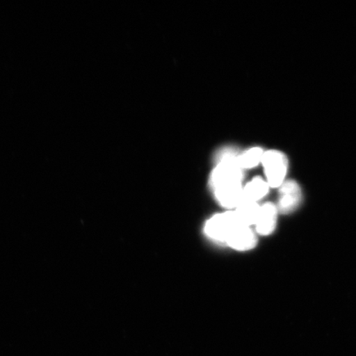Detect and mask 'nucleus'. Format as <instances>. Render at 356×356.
Instances as JSON below:
<instances>
[{
    "mask_svg": "<svg viewBox=\"0 0 356 356\" xmlns=\"http://www.w3.org/2000/svg\"><path fill=\"white\" fill-rule=\"evenodd\" d=\"M261 163L264 168L266 181L270 188H280L286 181L287 175L286 156L277 150L266 151L262 158Z\"/></svg>",
    "mask_w": 356,
    "mask_h": 356,
    "instance_id": "obj_1",
    "label": "nucleus"
},
{
    "mask_svg": "<svg viewBox=\"0 0 356 356\" xmlns=\"http://www.w3.org/2000/svg\"><path fill=\"white\" fill-rule=\"evenodd\" d=\"M238 225H241L239 224L234 211H231L213 216L207 222L204 231L209 237L217 241L226 242L230 234Z\"/></svg>",
    "mask_w": 356,
    "mask_h": 356,
    "instance_id": "obj_2",
    "label": "nucleus"
},
{
    "mask_svg": "<svg viewBox=\"0 0 356 356\" xmlns=\"http://www.w3.org/2000/svg\"><path fill=\"white\" fill-rule=\"evenodd\" d=\"M302 200V191L296 181H286L280 188L277 204L279 212L287 215L299 207Z\"/></svg>",
    "mask_w": 356,
    "mask_h": 356,
    "instance_id": "obj_3",
    "label": "nucleus"
},
{
    "mask_svg": "<svg viewBox=\"0 0 356 356\" xmlns=\"http://www.w3.org/2000/svg\"><path fill=\"white\" fill-rule=\"evenodd\" d=\"M225 243L234 250L248 251L257 246V238L250 227L238 225L232 231Z\"/></svg>",
    "mask_w": 356,
    "mask_h": 356,
    "instance_id": "obj_4",
    "label": "nucleus"
},
{
    "mask_svg": "<svg viewBox=\"0 0 356 356\" xmlns=\"http://www.w3.org/2000/svg\"><path fill=\"white\" fill-rule=\"evenodd\" d=\"M278 213L277 204L268 202L261 206L255 225L257 233L261 236L273 234L277 228Z\"/></svg>",
    "mask_w": 356,
    "mask_h": 356,
    "instance_id": "obj_5",
    "label": "nucleus"
},
{
    "mask_svg": "<svg viewBox=\"0 0 356 356\" xmlns=\"http://www.w3.org/2000/svg\"><path fill=\"white\" fill-rule=\"evenodd\" d=\"M270 186L267 181L261 177H255L243 186V200L257 203L268 193ZM242 200V202H243Z\"/></svg>",
    "mask_w": 356,
    "mask_h": 356,
    "instance_id": "obj_6",
    "label": "nucleus"
},
{
    "mask_svg": "<svg viewBox=\"0 0 356 356\" xmlns=\"http://www.w3.org/2000/svg\"><path fill=\"white\" fill-rule=\"evenodd\" d=\"M260 208L258 203L243 200L234 211L240 225L251 228V226L256 225Z\"/></svg>",
    "mask_w": 356,
    "mask_h": 356,
    "instance_id": "obj_7",
    "label": "nucleus"
},
{
    "mask_svg": "<svg viewBox=\"0 0 356 356\" xmlns=\"http://www.w3.org/2000/svg\"><path fill=\"white\" fill-rule=\"evenodd\" d=\"M264 151L261 148H252L238 157V163L242 169L252 168L261 163Z\"/></svg>",
    "mask_w": 356,
    "mask_h": 356,
    "instance_id": "obj_8",
    "label": "nucleus"
}]
</instances>
